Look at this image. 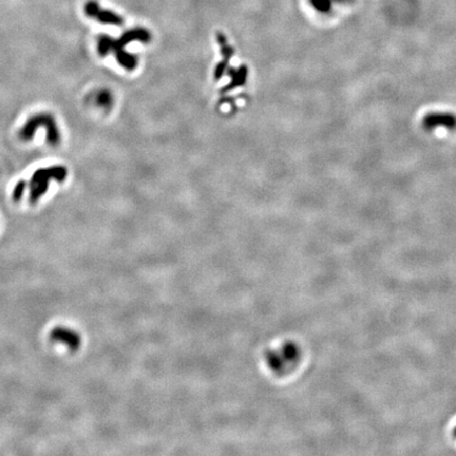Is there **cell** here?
<instances>
[{
    "mask_svg": "<svg viewBox=\"0 0 456 456\" xmlns=\"http://www.w3.org/2000/svg\"><path fill=\"white\" fill-rule=\"evenodd\" d=\"M38 129H44L47 142L52 147H57L61 142V133L55 118L50 113H36L28 119L19 131V138L22 141H31L35 136Z\"/></svg>",
    "mask_w": 456,
    "mask_h": 456,
    "instance_id": "obj_1",
    "label": "cell"
},
{
    "mask_svg": "<svg viewBox=\"0 0 456 456\" xmlns=\"http://www.w3.org/2000/svg\"><path fill=\"white\" fill-rule=\"evenodd\" d=\"M68 176V170L64 166L54 165L37 169L29 183L30 188V202L36 204L49 189V184L51 181L62 183Z\"/></svg>",
    "mask_w": 456,
    "mask_h": 456,
    "instance_id": "obj_2",
    "label": "cell"
},
{
    "mask_svg": "<svg viewBox=\"0 0 456 456\" xmlns=\"http://www.w3.org/2000/svg\"><path fill=\"white\" fill-rule=\"evenodd\" d=\"M421 124L423 129L429 132L439 128L452 131L456 129V114L447 111L429 112L422 118Z\"/></svg>",
    "mask_w": 456,
    "mask_h": 456,
    "instance_id": "obj_3",
    "label": "cell"
},
{
    "mask_svg": "<svg viewBox=\"0 0 456 456\" xmlns=\"http://www.w3.org/2000/svg\"><path fill=\"white\" fill-rule=\"evenodd\" d=\"M299 357L298 349L295 346L286 345L278 352H273L269 355V364L277 370H284L294 366Z\"/></svg>",
    "mask_w": 456,
    "mask_h": 456,
    "instance_id": "obj_4",
    "label": "cell"
},
{
    "mask_svg": "<svg viewBox=\"0 0 456 456\" xmlns=\"http://www.w3.org/2000/svg\"><path fill=\"white\" fill-rule=\"evenodd\" d=\"M50 339L56 344L64 345L71 351H76L80 346V336L75 331L66 327H55L50 333Z\"/></svg>",
    "mask_w": 456,
    "mask_h": 456,
    "instance_id": "obj_5",
    "label": "cell"
},
{
    "mask_svg": "<svg viewBox=\"0 0 456 456\" xmlns=\"http://www.w3.org/2000/svg\"><path fill=\"white\" fill-rule=\"evenodd\" d=\"M85 11L89 17L95 18L96 20H99L100 22H103V24L121 25L123 22V19L120 17V16L116 15L110 11L102 10L100 8V6L97 5L95 2H89L85 7Z\"/></svg>",
    "mask_w": 456,
    "mask_h": 456,
    "instance_id": "obj_6",
    "label": "cell"
},
{
    "mask_svg": "<svg viewBox=\"0 0 456 456\" xmlns=\"http://www.w3.org/2000/svg\"><path fill=\"white\" fill-rule=\"evenodd\" d=\"M230 73L232 75L233 80L230 84V86H227L224 90H232L238 86L243 85L246 81V78H247V68L246 67H241L239 70H231Z\"/></svg>",
    "mask_w": 456,
    "mask_h": 456,
    "instance_id": "obj_7",
    "label": "cell"
},
{
    "mask_svg": "<svg viewBox=\"0 0 456 456\" xmlns=\"http://www.w3.org/2000/svg\"><path fill=\"white\" fill-rule=\"evenodd\" d=\"M308 4L320 14H329L333 10V0H308Z\"/></svg>",
    "mask_w": 456,
    "mask_h": 456,
    "instance_id": "obj_8",
    "label": "cell"
},
{
    "mask_svg": "<svg viewBox=\"0 0 456 456\" xmlns=\"http://www.w3.org/2000/svg\"><path fill=\"white\" fill-rule=\"evenodd\" d=\"M112 103H113L112 95L107 90H103L96 95V104L101 107L109 108L112 105Z\"/></svg>",
    "mask_w": 456,
    "mask_h": 456,
    "instance_id": "obj_9",
    "label": "cell"
},
{
    "mask_svg": "<svg viewBox=\"0 0 456 456\" xmlns=\"http://www.w3.org/2000/svg\"><path fill=\"white\" fill-rule=\"evenodd\" d=\"M27 186H28V183L26 181H24V180H20V181H18L17 183H16V185L14 187V190H13V200L15 202H18V201H20L22 199L24 193H25V191L27 189Z\"/></svg>",
    "mask_w": 456,
    "mask_h": 456,
    "instance_id": "obj_10",
    "label": "cell"
},
{
    "mask_svg": "<svg viewBox=\"0 0 456 456\" xmlns=\"http://www.w3.org/2000/svg\"><path fill=\"white\" fill-rule=\"evenodd\" d=\"M355 2V0H333L334 4L338 5H351Z\"/></svg>",
    "mask_w": 456,
    "mask_h": 456,
    "instance_id": "obj_11",
    "label": "cell"
},
{
    "mask_svg": "<svg viewBox=\"0 0 456 456\" xmlns=\"http://www.w3.org/2000/svg\"><path fill=\"white\" fill-rule=\"evenodd\" d=\"M455 435H456V429H455Z\"/></svg>",
    "mask_w": 456,
    "mask_h": 456,
    "instance_id": "obj_12",
    "label": "cell"
}]
</instances>
